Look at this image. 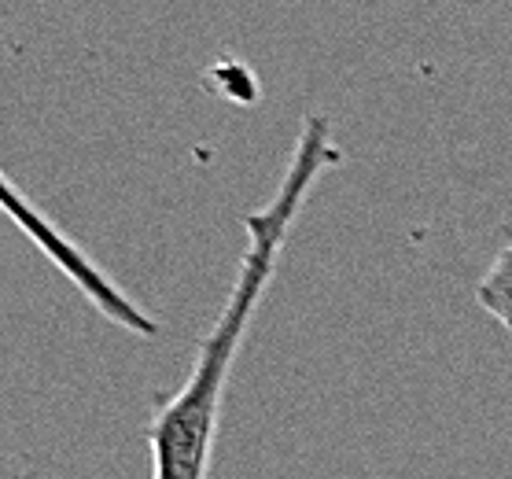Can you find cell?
Returning <instances> with one entry per match:
<instances>
[{
	"instance_id": "3",
	"label": "cell",
	"mask_w": 512,
	"mask_h": 479,
	"mask_svg": "<svg viewBox=\"0 0 512 479\" xmlns=\"http://www.w3.org/2000/svg\"><path fill=\"white\" fill-rule=\"evenodd\" d=\"M476 303L487 310L501 328L512 332V247L498 251L490 269L476 284Z\"/></svg>"
},
{
	"instance_id": "2",
	"label": "cell",
	"mask_w": 512,
	"mask_h": 479,
	"mask_svg": "<svg viewBox=\"0 0 512 479\" xmlns=\"http://www.w3.org/2000/svg\"><path fill=\"white\" fill-rule=\"evenodd\" d=\"M8 211H12V218H19V222H23L26 229H30V236H34L37 244L45 247L48 255H52L59 262V266L67 269L70 277L78 281V288H82V292L89 295V299H93V303L100 306V310H104V314L111 317V321L133 328L137 336H155V332H159V325H155L152 317H144L137 310V306L129 303L126 295L115 292V288H111V284H107L104 277L96 273L93 262H89V258L82 255V251H74L67 236L56 233V229H52V225H48L45 218L37 214L34 203H23V199H19V192H15L12 181H8Z\"/></svg>"
},
{
	"instance_id": "1",
	"label": "cell",
	"mask_w": 512,
	"mask_h": 479,
	"mask_svg": "<svg viewBox=\"0 0 512 479\" xmlns=\"http://www.w3.org/2000/svg\"><path fill=\"white\" fill-rule=\"evenodd\" d=\"M343 163L339 144L332 141L328 118L310 115L299 129V141L291 148L288 170L280 177L277 196L262 211L247 214V251L236 269L233 292L225 299L222 314L214 317L207 336L199 339V354L185 384L166 398L152 413L144 428L148 450H152V479H207L218 421H222V398L229 373H233L236 351L244 343L251 317H255L262 295H266L273 273H277L280 251L288 244V233L299 211H303L317 177H325L332 166Z\"/></svg>"
}]
</instances>
